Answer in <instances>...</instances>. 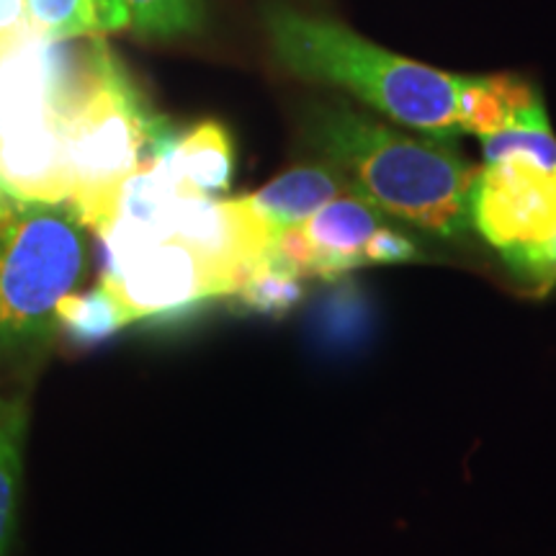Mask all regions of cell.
I'll return each instance as SVG.
<instances>
[{
	"label": "cell",
	"instance_id": "cell-2",
	"mask_svg": "<svg viewBox=\"0 0 556 556\" xmlns=\"http://www.w3.org/2000/svg\"><path fill=\"white\" fill-rule=\"evenodd\" d=\"M60 122L70 173L67 204L83 225L103 235L116 219L129 178L168 155L178 137L144 106L101 39L75 62Z\"/></svg>",
	"mask_w": 556,
	"mask_h": 556
},
{
	"label": "cell",
	"instance_id": "cell-12",
	"mask_svg": "<svg viewBox=\"0 0 556 556\" xmlns=\"http://www.w3.org/2000/svg\"><path fill=\"white\" fill-rule=\"evenodd\" d=\"M24 21L37 37L60 45L119 31L129 26V11L124 0H24Z\"/></svg>",
	"mask_w": 556,
	"mask_h": 556
},
{
	"label": "cell",
	"instance_id": "cell-6",
	"mask_svg": "<svg viewBox=\"0 0 556 556\" xmlns=\"http://www.w3.org/2000/svg\"><path fill=\"white\" fill-rule=\"evenodd\" d=\"M276 255L299 278H336L374 263L415 261L420 250L381 222L379 208L364 199L338 197L309 219L283 229Z\"/></svg>",
	"mask_w": 556,
	"mask_h": 556
},
{
	"label": "cell",
	"instance_id": "cell-13",
	"mask_svg": "<svg viewBox=\"0 0 556 556\" xmlns=\"http://www.w3.org/2000/svg\"><path fill=\"white\" fill-rule=\"evenodd\" d=\"M26 433V400L0 397V556H11L18 523L21 451Z\"/></svg>",
	"mask_w": 556,
	"mask_h": 556
},
{
	"label": "cell",
	"instance_id": "cell-3",
	"mask_svg": "<svg viewBox=\"0 0 556 556\" xmlns=\"http://www.w3.org/2000/svg\"><path fill=\"white\" fill-rule=\"evenodd\" d=\"M276 60L299 78L330 83L356 93L371 109L433 137L462 131L467 78L381 50L338 21L309 16L268 0L263 5Z\"/></svg>",
	"mask_w": 556,
	"mask_h": 556
},
{
	"label": "cell",
	"instance_id": "cell-9",
	"mask_svg": "<svg viewBox=\"0 0 556 556\" xmlns=\"http://www.w3.org/2000/svg\"><path fill=\"white\" fill-rule=\"evenodd\" d=\"M173 186L193 197H217L232 180V142L217 122H204L186 137L176 139L170 152L160 157Z\"/></svg>",
	"mask_w": 556,
	"mask_h": 556
},
{
	"label": "cell",
	"instance_id": "cell-10",
	"mask_svg": "<svg viewBox=\"0 0 556 556\" xmlns=\"http://www.w3.org/2000/svg\"><path fill=\"white\" fill-rule=\"evenodd\" d=\"M348 191L343 178L332 168H296L283 173L266 189L255 191L253 197H245L248 204L270 222V227L283 232V229L309 219L319 212L328 201L338 199Z\"/></svg>",
	"mask_w": 556,
	"mask_h": 556
},
{
	"label": "cell",
	"instance_id": "cell-16",
	"mask_svg": "<svg viewBox=\"0 0 556 556\" xmlns=\"http://www.w3.org/2000/svg\"><path fill=\"white\" fill-rule=\"evenodd\" d=\"M299 294H302L299 276L278 255L250 278L240 291L248 307L263 312V315H281V312H287L296 302Z\"/></svg>",
	"mask_w": 556,
	"mask_h": 556
},
{
	"label": "cell",
	"instance_id": "cell-1",
	"mask_svg": "<svg viewBox=\"0 0 556 556\" xmlns=\"http://www.w3.org/2000/svg\"><path fill=\"white\" fill-rule=\"evenodd\" d=\"M304 129L312 150L366 204L446 240L471 229L479 170L448 144L402 135L345 103L312 106Z\"/></svg>",
	"mask_w": 556,
	"mask_h": 556
},
{
	"label": "cell",
	"instance_id": "cell-5",
	"mask_svg": "<svg viewBox=\"0 0 556 556\" xmlns=\"http://www.w3.org/2000/svg\"><path fill=\"white\" fill-rule=\"evenodd\" d=\"M471 227L531 294L556 283V163L528 152L490 160L471 193Z\"/></svg>",
	"mask_w": 556,
	"mask_h": 556
},
{
	"label": "cell",
	"instance_id": "cell-11",
	"mask_svg": "<svg viewBox=\"0 0 556 556\" xmlns=\"http://www.w3.org/2000/svg\"><path fill=\"white\" fill-rule=\"evenodd\" d=\"M544 109L539 90L516 75L467 78L462 93V131L486 137Z\"/></svg>",
	"mask_w": 556,
	"mask_h": 556
},
{
	"label": "cell",
	"instance_id": "cell-14",
	"mask_svg": "<svg viewBox=\"0 0 556 556\" xmlns=\"http://www.w3.org/2000/svg\"><path fill=\"white\" fill-rule=\"evenodd\" d=\"M124 325H129V319L103 281L88 294H67L58 304V328L78 343H99Z\"/></svg>",
	"mask_w": 556,
	"mask_h": 556
},
{
	"label": "cell",
	"instance_id": "cell-4",
	"mask_svg": "<svg viewBox=\"0 0 556 556\" xmlns=\"http://www.w3.org/2000/svg\"><path fill=\"white\" fill-rule=\"evenodd\" d=\"M83 222L67 201L21 204L0 225V364L58 330V304L86 270Z\"/></svg>",
	"mask_w": 556,
	"mask_h": 556
},
{
	"label": "cell",
	"instance_id": "cell-7",
	"mask_svg": "<svg viewBox=\"0 0 556 556\" xmlns=\"http://www.w3.org/2000/svg\"><path fill=\"white\" fill-rule=\"evenodd\" d=\"M101 281L122 304L129 323L222 296L212 268L197 250L176 238H160L114 255Z\"/></svg>",
	"mask_w": 556,
	"mask_h": 556
},
{
	"label": "cell",
	"instance_id": "cell-8",
	"mask_svg": "<svg viewBox=\"0 0 556 556\" xmlns=\"http://www.w3.org/2000/svg\"><path fill=\"white\" fill-rule=\"evenodd\" d=\"M0 173L21 204L70 199V173L60 114L52 106L0 114Z\"/></svg>",
	"mask_w": 556,
	"mask_h": 556
},
{
	"label": "cell",
	"instance_id": "cell-15",
	"mask_svg": "<svg viewBox=\"0 0 556 556\" xmlns=\"http://www.w3.org/2000/svg\"><path fill=\"white\" fill-rule=\"evenodd\" d=\"M129 26L148 37H178L197 31L204 21L201 0H124Z\"/></svg>",
	"mask_w": 556,
	"mask_h": 556
},
{
	"label": "cell",
	"instance_id": "cell-17",
	"mask_svg": "<svg viewBox=\"0 0 556 556\" xmlns=\"http://www.w3.org/2000/svg\"><path fill=\"white\" fill-rule=\"evenodd\" d=\"M24 24V0H0V47Z\"/></svg>",
	"mask_w": 556,
	"mask_h": 556
},
{
	"label": "cell",
	"instance_id": "cell-18",
	"mask_svg": "<svg viewBox=\"0 0 556 556\" xmlns=\"http://www.w3.org/2000/svg\"><path fill=\"white\" fill-rule=\"evenodd\" d=\"M18 206H21V201L11 197L9 186H5V180H3V173H0V225H5V222H9L13 214L18 212Z\"/></svg>",
	"mask_w": 556,
	"mask_h": 556
}]
</instances>
